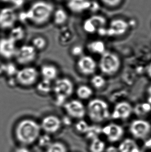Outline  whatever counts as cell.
I'll list each match as a JSON object with an SVG mask.
<instances>
[{
  "instance_id": "6da1fadb",
  "label": "cell",
  "mask_w": 151,
  "mask_h": 152,
  "mask_svg": "<svg viewBox=\"0 0 151 152\" xmlns=\"http://www.w3.org/2000/svg\"><path fill=\"white\" fill-rule=\"evenodd\" d=\"M41 126L31 118L21 120L15 129V135L21 145L29 146L37 142L41 136Z\"/></svg>"
},
{
  "instance_id": "7a4b0ae2",
  "label": "cell",
  "mask_w": 151,
  "mask_h": 152,
  "mask_svg": "<svg viewBox=\"0 0 151 152\" xmlns=\"http://www.w3.org/2000/svg\"><path fill=\"white\" fill-rule=\"evenodd\" d=\"M54 11L53 4L46 1L39 0L34 2L25 13L28 21L41 26L49 21Z\"/></svg>"
},
{
  "instance_id": "3957f363",
  "label": "cell",
  "mask_w": 151,
  "mask_h": 152,
  "mask_svg": "<svg viewBox=\"0 0 151 152\" xmlns=\"http://www.w3.org/2000/svg\"><path fill=\"white\" fill-rule=\"evenodd\" d=\"M86 112L90 120L95 124L102 123L111 117L108 105L102 99H94L90 101Z\"/></svg>"
},
{
  "instance_id": "277c9868",
  "label": "cell",
  "mask_w": 151,
  "mask_h": 152,
  "mask_svg": "<svg viewBox=\"0 0 151 152\" xmlns=\"http://www.w3.org/2000/svg\"><path fill=\"white\" fill-rule=\"evenodd\" d=\"M74 84L68 77L57 79L53 85L52 91L54 94V103L57 106H64L67 99L74 92Z\"/></svg>"
},
{
  "instance_id": "5b68a950",
  "label": "cell",
  "mask_w": 151,
  "mask_h": 152,
  "mask_svg": "<svg viewBox=\"0 0 151 152\" xmlns=\"http://www.w3.org/2000/svg\"><path fill=\"white\" fill-rule=\"evenodd\" d=\"M121 61L116 54L106 51L100 58L99 66L104 74L112 75L116 73L120 69Z\"/></svg>"
},
{
  "instance_id": "8992f818",
  "label": "cell",
  "mask_w": 151,
  "mask_h": 152,
  "mask_svg": "<svg viewBox=\"0 0 151 152\" xmlns=\"http://www.w3.org/2000/svg\"><path fill=\"white\" fill-rule=\"evenodd\" d=\"M129 132L131 138L136 140L144 141L150 137L151 124L144 119H135L129 125Z\"/></svg>"
},
{
  "instance_id": "52a82bcc",
  "label": "cell",
  "mask_w": 151,
  "mask_h": 152,
  "mask_svg": "<svg viewBox=\"0 0 151 152\" xmlns=\"http://www.w3.org/2000/svg\"><path fill=\"white\" fill-rule=\"evenodd\" d=\"M39 72L33 66H25L18 70L15 76L18 84L25 87L33 86L37 83Z\"/></svg>"
},
{
  "instance_id": "ba28073f",
  "label": "cell",
  "mask_w": 151,
  "mask_h": 152,
  "mask_svg": "<svg viewBox=\"0 0 151 152\" xmlns=\"http://www.w3.org/2000/svg\"><path fill=\"white\" fill-rule=\"evenodd\" d=\"M102 133L111 144L119 143L124 138V129L118 124L111 123L103 126Z\"/></svg>"
},
{
  "instance_id": "9c48e42d",
  "label": "cell",
  "mask_w": 151,
  "mask_h": 152,
  "mask_svg": "<svg viewBox=\"0 0 151 152\" xmlns=\"http://www.w3.org/2000/svg\"><path fill=\"white\" fill-rule=\"evenodd\" d=\"M37 50L32 45H23L17 48L15 56L17 62L20 65H28L34 61Z\"/></svg>"
},
{
  "instance_id": "30bf717a",
  "label": "cell",
  "mask_w": 151,
  "mask_h": 152,
  "mask_svg": "<svg viewBox=\"0 0 151 152\" xmlns=\"http://www.w3.org/2000/svg\"><path fill=\"white\" fill-rule=\"evenodd\" d=\"M64 110L68 116L72 118L82 119L86 113V109L83 104L78 100H72L64 105Z\"/></svg>"
},
{
  "instance_id": "8fae6325",
  "label": "cell",
  "mask_w": 151,
  "mask_h": 152,
  "mask_svg": "<svg viewBox=\"0 0 151 152\" xmlns=\"http://www.w3.org/2000/svg\"><path fill=\"white\" fill-rule=\"evenodd\" d=\"M41 129L48 134H55L59 131L62 126L61 119L54 115H47L41 121Z\"/></svg>"
},
{
  "instance_id": "7c38bea8",
  "label": "cell",
  "mask_w": 151,
  "mask_h": 152,
  "mask_svg": "<svg viewBox=\"0 0 151 152\" xmlns=\"http://www.w3.org/2000/svg\"><path fill=\"white\" fill-rule=\"evenodd\" d=\"M18 19L15 10L11 7H5L0 10V28L4 30L15 27Z\"/></svg>"
},
{
  "instance_id": "4fadbf2b",
  "label": "cell",
  "mask_w": 151,
  "mask_h": 152,
  "mask_svg": "<svg viewBox=\"0 0 151 152\" xmlns=\"http://www.w3.org/2000/svg\"><path fill=\"white\" fill-rule=\"evenodd\" d=\"M106 20L104 17L99 15L93 16L86 19L83 24V28L86 33L93 34L100 29L105 28Z\"/></svg>"
},
{
  "instance_id": "5bb4252c",
  "label": "cell",
  "mask_w": 151,
  "mask_h": 152,
  "mask_svg": "<svg viewBox=\"0 0 151 152\" xmlns=\"http://www.w3.org/2000/svg\"><path fill=\"white\" fill-rule=\"evenodd\" d=\"M77 68L80 73L88 76L94 74L96 71L97 64L91 57L89 56H83L78 60Z\"/></svg>"
},
{
  "instance_id": "9a60e30c",
  "label": "cell",
  "mask_w": 151,
  "mask_h": 152,
  "mask_svg": "<svg viewBox=\"0 0 151 152\" xmlns=\"http://www.w3.org/2000/svg\"><path fill=\"white\" fill-rule=\"evenodd\" d=\"M133 109L130 103L125 101L117 103L114 107L111 117L113 119L126 120L131 116Z\"/></svg>"
},
{
  "instance_id": "2e32d148",
  "label": "cell",
  "mask_w": 151,
  "mask_h": 152,
  "mask_svg": "<svg viewBox=\"0 0 151 152\" xmlns=\"http://www.w3.org/2000/svg\"><path fill=\"white\" fill-rule=\"evenodd\" d=\"M128 27V23L122 19H114L111 21L108 28H107L106 35L111 37L123 35Z\"/></svg>"
},
{
  "instance_id": "e0dca14e",
  "label": "cell",
  "mask_w": 151,
  "mask_h": 152,
  "mask_svg": "<svg viewBox=\"0 0 151 152\" xmlns=\"http://www.w3.org/2000/svg\"><path fill=\"white\" fill-rule=\"evenodd\" d=\"M15 42L9 37L0 39V56L6 59L14 57L17 48Z\"/></svg>"
},
{
  "instance_id": "ac0fdd59",
  "label": "cell",
  "mask_w": 151,
  "mask_h": 152,
  "mask_svg": "<svg viewBox=\"0 0 151 152\" xmlns=\"http://www.w3.org/2000/svg\"><path fill=\"white\" fill-rule=\"evenodd\" d=\"M91 0H68V10L75 14H81L89 10L91 6Z\"/></svg>"
},
{
  "instance_id": "d6986e66",
  "label": "cell",
  "mask_w": 151,
  "mask_h": 152,
  "mask_svg": "<svg viewBox=\"0 0 151 152\" xmlns=\"http://www.w3.org/2000/svg\"><path fill=\"white\" fill-rule=\"evenodd\" d=\"M119 152H142L137 140L133 138H124L118 143Z\"/></svg>"
},
{
  "instance_id": "ffe728a7",
  "label": "cell",
  "mask_w": 151,
  "mask_h": 152,
  "mask_svg": "<svg viewBox=\"0 0 151 152\" xmlns=\"http://www.w3.org/2000/svg\"><path fill=\"white\" fill-rule=\"evenodd\" d=\"M59 71L57 67L52 64H44L41 66L39 74L44 80L52 82L57 78Z\"/></svg>"
},
{
  "instance_id": "44dd1931",
  "label": "cell",
  "mask_w": 151,
  "mask_h": 152,
  "mask_svg": "<svg viewBox=\"0 0 151 152\" xmlns=\"http://www.w3.org/2000/svg\"><path fill=\"white\" fill-rule=\"evenodd\" d=\"M53 23L57 26H61L64 25L68 21V15L63 8H57L54 10L52 15Z\"/></svg>"
},
{
  "instance_id": "7402d4cb",
  "label": "cell",
  "mask_w": 151,
  "mask_h": 152,
  "mask_svg": "<svg viewBox=\"0 0 151 152\" xmlns=\"http://www.w3.org/2000/svg\"><path fill=\"white\" fill-rule=\"evenodd\" d=\"M106 148V142L99 137L90 140L88 151L89 152H105Z\"/></svg>"
},
{
  "instance_id": "603a6c76",
  "label": "cell",
  "mask_w": 151,
  "mask_h": 152,
  "mask_svg": "<svg viewBox=\"0 0 151 152\" xmlns=\"http://www.w3.org/2000/svg\"><path fill=\"white\" fill-rule=\"evenodd\" d=\"M25 30L21 26L14 27L10 29L9 37L15 42H18L22 41L25 37Z\"/></svg>"
},
{
  "instance_id": "cb8c5ba5",
  "label": "cell",
  "mask_w": 151,
  "mask_h": 152,
  "mask_svg": "<svg viewBox=\"0 0 151 152\" xmlns=\"http://www.w3.org/2000/svg\"><path fill=\"white\" fill-rule=\"evenodd\" d=\"M88 50L93 53L102 54L106 52V46L104 42L100 40H96L91 42L87 45Z\"/></svg>"
},
{
  "instance_id": "d4e9b609",
  "label": "cell",
  "mask_w": 151,
  "mask_h": 152,
  "mask_svg": "<svg viewBox=\"0 0 151 152\" xmlns=\"http://www.w3.org/2000/svg\"><path fill=\"white\" fill-rule=\"evenodd\" d=\"M133 112L138 117H144L151 112V104L143 102L137 104L133 109Z\"/></svg>"
},
{
  "instance_id": "484cf974",
  "label": "cell",
  "mask_w": 151,
  "mask_h": 152,
  "mask_svg": "<svg viewBox=\"0 0 151 152\" xmlns=\"http://www.w3.org/2000/svg\"><path fill=\"white\" fill-rule=\"evenodd\" d=\"M53 85L51 82L43 79L36 85V91L41 95H47L52 91Z\"/></svg>"
},
{
  "instance_id": "4316f807",
  "label": "cell",
  "mask_w": 151,
  "mask_h": 152,
  "mask_svg": "<svg viewBox=\"0 0 151 152\" xmlns=\"http://www.w3.org/2000/svg\"><path fill=\"white\" fill-rule=\"evenodd\" d=\"M102 127H100L97 125H90L88 132L84 136L89 141L95 138H99L100 135H102Z\"/></svg>"
},
{
  "instance_id": "83f0119b",
  "label": "cell",
  "mask_w": 151,
  "mask_h": 152,
  "mask_svg": "<svg viewBox=\"0 0 151 152\" xmlns=\"http://www.w3.org/2000/svg\"><path fill=\"white\" fill-rule=\"evenodd\" d=\"M93 94V91L90 87L82 85L78 87L77 91L76 94L78 97L82 100H86L90 98Z\"/></svg>"
},
{
  "instance_id": "f1b7e54d",
  "label": "cell",
  "mask_w": 151,
  "mask_h": 152,
  "mask_svg": "<svg viewBox=\"0 0 151 152\" xmlns=\"http://www.w3.org/2000/svg\"><path fill=\"white\" fill-rule=\"evenodd\" d=\"M45 152H68V148L63 143L59 141L52 142L46 148Z\"/></svg>"
},
{
  "instance_id": "f546056e",
  "label": "cell",
  "mask_w": 151,
  "mask_h": 152,
  "mask_svg": "<svg viewBox=\"0 0 151 152\" xmlns=\"http://www.w3.org/2000/svg\"><path fill=\"white\" fill-rule=\"evenodd\" d=\"M124 1L125 0H99L102 6L110 10L120 8L124 4Z\"/></svg>"
},
{
  "instance_id": "4dcf8cb0",
  "label": "cell",
  "mask_w": 151,
  "mask_h": 152,
  "mask_svg": "<svg viewBox=\"0 0 151 152\" xmlns=\"http://www.w3.org/2000/svg\"><path fill=\"white\" fill-rule=\"evenodd\" d=\"M32 45L36 50H45L47 45V41L45 37L37 36L34 37L32 41Z\"/></svg>"
},
{
  "instance_id": "1f68e13d",
  "label": "cell",
  "mask_w": 151,
  "mask_h": 152,
  "mask_svg": "<svg viewBox=\"0 0 151 152\" xmlns=\"http://www.w3.org/2000/svg\"><path fill=\"white\" fill-rule=\"evenodd\" d=\"M90 125L86 121L83 119H80L77 123L76 124L75 127L78 134L85 136L88 132Z\"/></svg>"
},
{
  "instance_id": "d6a6232c",
  "label": "cell",
  "mask_w": 151,
  "mask_h": 152,
  "mask_svg": "<svg viewBox=\"0 0 151 152\" xmlns=\"http://www.w3.org/2000/svg\"><path fill=\"white\" fill-rule=\"evenodd\" d=\"M91 82L93 86L96 89L102 88L106 84V80L103 76L95 75L93 76Z\"/></svg>"
},
{
  "instance_id": "836d02e7",
  "label": "cell",
  "mask_w": 151,
  "mask_h": 152,
  "mask_svg": "<svg viewBox=\"0 0 151 152\" xmlns=\"http://www.w3.org/2000/svg\"><path fill=\"white\" fill-rule=\"evenodd\" d=\"M18 69L17 68L16 64L13 62H8L5 64L4 73L8 77H15L18 72Z\"/></svg>"
},
{
  "instance_id": "e575fe53",
  "label": "cell",
  "mask_w": 151,
  "mask_h": 152,
  "mask_svg": "<svg viewBox=\"0 0 151 152\" xmlns=\"http://www.w3.org/2000/svg\"><path fill=\"white\" fill-rule=\"evenodd\" d=\"M37 142L39 147L46 148L53 141H52L50 134H46L44 135H41L37 140Z\"/></svg>"
},
{
  "instance_id": "d590c367",
  "label": "cell",
  "mask_w": 151,
  "mask_h": 152,
  "mask_svg": "<svg viewBox=\"0 0 151 152\" xmlns=\"http://www.w3.org/2000/svg\"><path fill=\"white\" fill-rule=\"evenodd\" d=\"M72 34L69 33L68 32H64L62 33H60V41L62 43L65 44L70 43V39L72 38Z\"/></svg>"
},
{
  "instance_id": "8d00e7d4",
  "label": "cell",
  "mask_w": 151,
  "mask_h": 152,
  "mask_svg": "<svg viewBox=\"0 0 151 152\" xmlns=\"http://www.w3.org/2000/svg\"><path fill=\"white\" fill-rule=\"evenodd\" d=\"M83 50L81 46L76 45L72 48L71 49V53L72 55L75 57H78L81 55L83 53Z\"/></svg>"
},
{
  "instance_id": "74e56055",
  "label": "cell",
  "mask_w": 151,
  "mask_h": 152,
  "mask_svg": "<svg viewBox=\"0 0 151 152\" xmlns=\"http://www.w3.org/2000/svg\"><path fill=\"white\" fill-rule=\"evenodd\" d=\"M7 85L8 86L10 87L11 88H14L17 85H18V83L16 79V77H8Z\"/></svg>"
},
{
  "instance_id": "f35d334b",
  "label": "cell",
  "mask_w": 151,
  "mask_h": 152,
  "mask_svg": "<svg viewBox=\"0 0 151 152\" xmlns=\"http://www.w3.org/2000/svg\"><path fill=\"white\" fill-rule=\"evenodd\" d=\"M14 152H31V151L28 146L21 145L15 148Z\"/></svg>"
},
{
  "instance_id": "ab89813d",
  "label": "cell",
  "mask_w": 151,
  "mask_h": 152,
  "mask_svg": "<svg viewBox=\"0 0 151 152\" xmlns=\"http://www.w3.org/2000/svg\"><path fill=\"white\" fill-rule=\"evenodd\" d=\"M2 2L7 3H12L15 4V6H20L21 5V3L23 2V0H0Z\"/></svg>"
},
{
  "instance_id": "60d3db41",
  "label": "cell",
  "mask_w": 151,
  "mask_h": 152,
  "mask_svg": "<svg viewBox=\"0 0 151 152\" xmlns=\"http://www.w3.org/2000/svg\"><path fill=\"white\" fill-rule=\"evenodd\" d=\"M105 152H119L118 146H115L114 144H111L110 145L107 146Z\"/></svg>"
},
{
  "instance_id": "b9f144b4",
  "label": "cell",
  "mask_w": 151,
  "mask_h": 152,
  "mask_svg": "<svg viewBox=\"0 0 151 152\" xmlns=\"http://www.w3.org/2000/svg\"><path fill=\"white\" fill-rule=\"evenodd\" d=\"M62 123V125H64L65 126H70L72 123V121L70 120V117H69L68 116L66 117H64L61 119Z\"/></svg>"
},
{
  "instance_id": "7bdbcfd3",
  "label": "cell",
  "mask_w": 151,
  "mask_h": 152,
  "mask_svg": "<svg viewBox=\"0 0 151 152\" xmlns=\"http://www.w3.org/2000/svg\"><path fill=\"white\" fill-rule=\"evenodd\" d=\"M144 141V146L147 148H151V137L146 139Z\"/></svg>"
},
{
  "instance_id": "ee69618b",
  "label": "cell",
  "mask_w": 151,
  "mask_h": 152,
  "mask_svg": "<svg viewBox=\"0 0 151 152\" xmlns=\"http://www.w3.org/2000/svg\"><path fill=\"white\" fill-rule=\"evenodd\" d=\"M5 64L0 60V75L4 73Z\"/></svg>"
},
{
  "instance_id": "f6af8a7d",
  "label": "cell",
  "mask_w": 151,
  "mask_h": 152,
  "mask_svg": "<svg viewBox=\"0 0 151 152\" xmlns=\"http://www.w3.org/2000/svg\"><path fill=\"white\" fill-rule=\"evenodd\" d=\"M147 94H148V97H147V102L151 104V85L147 89Z\"/></svg>"
},
{
  "instance_id": "bcb514c9",
  "label": "cell",
  "mask_w": 151,
  "mask_h": 152,
  "mask_svg": "<svg viewBox=\"0 0 151 152\" xmlns=\"http://www.w3.org/2000/svg\"><path fill=\"white\" fill-rule=\"evenodd\" d=\"M147 72L148 75L151 78V63L147 66Z\"/></svg>"
}]
</instances>
